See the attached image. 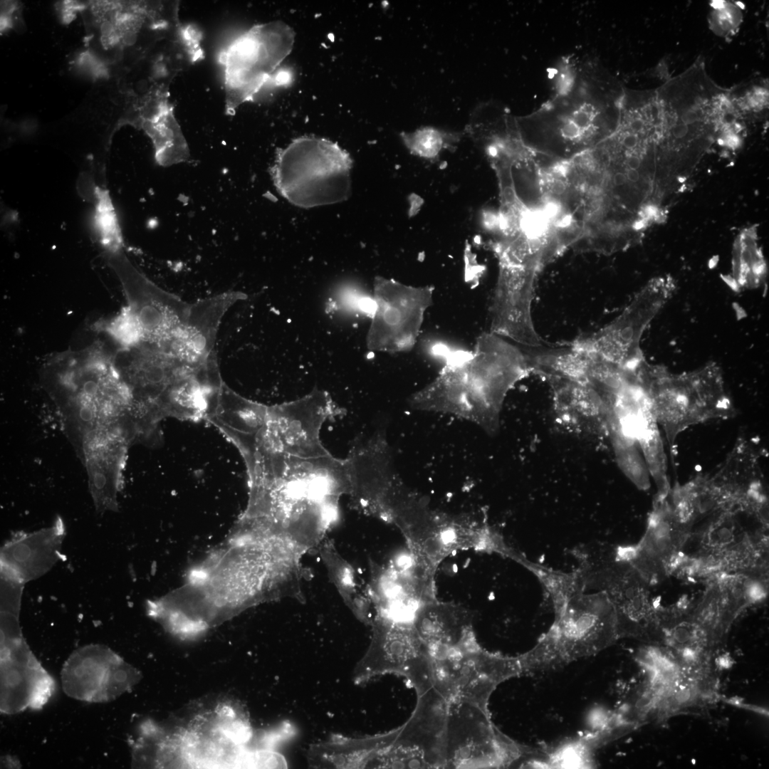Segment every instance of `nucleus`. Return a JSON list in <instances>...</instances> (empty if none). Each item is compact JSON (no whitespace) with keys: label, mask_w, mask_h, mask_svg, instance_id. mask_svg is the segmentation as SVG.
<instances>
[{"label":"nucleus","mask_w":769,"mask_h":769,"mask_svg":"<svg viewBox=\"0 0 769 769\" xmlns=\"http://www.w3.org/2000/svg\"><path fill=\"white\" fill-rule=\"evenodd\" d=\"M557 73L555 95L530 114L516 117V122L525 146L552 159L565 160L616 129L625 88L592 61L566 60Z\"/></svg>","instance_id":"nucleus-1"},{"label":"nucleus","mask_w":769,"mask_h":769,"mask_svg":"<svg viewBox=\"0 0 769 769\" xmlns=\"http://www.w3.org/2000/svg\"><path fill=\"white\" fill-rule=\"evenodd\" d=\"M531 372L523 350L491 332L471 353L451 358L439 375L410 399L416 409L452 414L496 432L503 401Z\"/></svg>","instance_id":"nucleus-2"},{"label":"nucleus","mask_w":769,"mask_h":769,"mask_svg":"<svg viewBox=\"0 0 769 769\" xmlns=\"http://www.w3.org/2000/svg\"><path fill=\"white\" fill-rule=\"evenodd\" d=\"M229 543L190 575L187 595L214 605L243 607L295 594L299 588L298 558L276 536L237 527Z\"/></svg>","instance_id":"nucleus-3"},{"label":"nucleus","mask_w":769,"mask_h":769,"mask_svg":"<svg viewBox=\"0 0 769 769\" xmlns=\"http://www.w3.org/2000/svg\"><path fill=\"white\" fill-rule=\"evenodd\" d=\"M114 358L115 352H110L103 342H95L55 355L44 367L45 387L78 447L92 432L134 419L132 394L120 377Z\"/></svg>","instance_id":"nucleus-4"},{"label":"nucleus","mask_w":769,"mask_h":769,"mask_svg":"<svg viewBox=\"0 0 769 769\" xmlns=\"http://www.w3.org/2000/svg\"><path fill=\"white\" fill-rule=\"evenodd\" d=\"M352 163L350 154L337 142L302 136L277 150L270 174L283 197L296 206L309 209L349 198Z\"/></svg>","instance_id":"nucleus-5"},{"label":"nucleus","mask_w":769,"mask_h":769,"mask_svg":"<svg viewBox=\"0 0 769 769\" xmlns=\"http://www.w3.org/2000/svg\"><path fill=\"white\" fill-rule=\"evenodd\" d=\"M638 373L650 410L669 438L691 424L729 411L721 370L714 363L674 375L645 360Z\"/></svg>","instance_id":"nucleus-6"},{"label":"nucleus","mask_w":769,"mask_h":769,"mask_svg":"<svg viewBox=\"0 0 769 769\" xmlns=\"http://www.w3.org/2000/svg\"><path fill=\"white\" fill-rule=\"evenodd\" d=\"M295 37L286 23L271 21L252 26L219 53L227 115H234L241 104L253 100L268 83L285 82V74L276 72L291 53Z\"/></svg>","instance_id":"nucleus-7"},{"label":"nucleus","mask_w":769,"mask_h":769,"mask_svg":"<svg viewBox=\"0 0 769 769\" xmlns=\"http://www.w3.org/2000/svg\"><path fill=\"white\" fill-rule=\"evenodd\" d=\"M618 636L613 605L602 592L572 595L555 610V620L537 643L546 666L553 669L599 652Z\"/></svg>","instance_id":"nucleus-8"},{"label":"nucleus","mask_w":769,"mask_h":769,"mask_svg":"<svg viewBox=\"0 0 769 769\" xmlns=\"http://www.w3.org/2000/svg\"><path fill=\"white\" fill-rule=\"evenodd\" d=\"M108 262L120 281L127 300L122 310L140 341L164 344L184 329L191 304L152 282L120 248L111 250Z\"/></svg>","instance_id":"nucleus-9"},{"label":"nucleus","mask_w":769,"mask_h":769,"mask_svg":"<svg viewBox=\"0 0 769 769\" xmlns=\"http://www.w3.org/2000/svg\"><path fill=\"white\" fill-rule=\"evenodd\" d=\"M675 288L669 277L653 278L616 318L600 330L573 342L621 367H636L644 359L640 345L642 335L671 298Z\"/></svg>","instance_id":"nucleus-10"},{"label":"nucleus","mask_w":769,"mask_h":769,"mask_svg":"<svg viewBox=\"0 0 769 769\" xmlns=\"http://www.w3.org/2000/svg\"><path fill=\"white\" fill-rule=\"evenodd\" d=\"M433 293L430 286L416 287L377 277L375 309L367 339L369 349L387 352L412 350L424 313L433 303Z\"/></svg>","instance_id":"nucleus-11"},{"label":"nucleus","mask_w":769,"mask_h":769,"mask_svg":"<svg viewBox=\"0 0 769 769\" xmlns=\"http://www.w3.org/2000/svg\"><path fill=\"white\" fill-rule=\"evenodd\" d=\"M445 755L456 766L506 765L530 748L500 732L486 710L466 701L454 700L447 709Z\"/></svg>","instance_id":"nucleus-12"},{"label":"nucleus","mask_w":769,"mask_h":769,"mask_svg":"<svg viewBox=\"0 0 769 769\" xmlns=\"http://www.w3.org/2000/svg\"><path fill=\"white\" fill-rule=\"evenodd\" d=\"M340 412L327 393L314 392L291 402L267 406L259 435L268 448L286 455L322 456L328 453L320 438L322 426Z\"/></svg>","instance_id":"nucleus-13"},{"label":"nucleus","mask_w":769,"mask_h":769,"mask_svg":"<svg viewBox=\"0 0 769 769\" xmlns=\"http://www.w3.org/2000/svg\"><path fill=\"white\" fill-rule=\"evenodd\" d=\"M346 460L354 502L362 509L389 518L390 506L402 487L394 472L388 445L377 435L353 449Z\"/></svg>","instance_id":"nucleus-14"},{"label":"nucleus","mask_w":769,"mask_h":769,"mask_svg":"<svg viewBox=\"0 0 769 769\" xmlns=\"http://www.w3.org/2000/svg\"><path fill=\"white\" fill-rule=\"evenodd\" d=\"M246 298L242 292L228 291L192 304L184 329L174 338L177 352L193 365L216 358L214 348L221 320L231 306Z\"/></svg>","instance_id":"nucleus-15"},{"label":"nucleus","mask_w":769,"mask_h":769,"mask_svg":"<svg viewBox=\"0 0 769 769\" xmlns=\"http://www.w3.org/2000/svg\"><path fill=\"white\" fill-rule=\"evenodd\" d=\"M140 127L151 138L157 162L164 167L184 162L189 150L168 98L140 117Z\"/></svg>","instance_id":"nucleus-16"},{"label":"nucleus","mask_w":769,"mask_h":769,"mask_svg":"<svg viewBox=\"0 0 769 769\" xmlns=\"http://www.w3.org/2000/svg\"><path fill=\"white\" fill-rule=\"evenodd\" d=\"M732 286L736 290L753 289L764 281L767 266L756 241L755 230L744 231L736 239L733 251Z\"/></svg>","instance_id":"nucleus-17"},{"label":"nucleus","mask_w":769,"mask_h":769,"mask_svg":"<svg viewBox=\"0 0 769 769\" xmlns=\"http://www.w3.org/2000/svg\"><path fill=\"white\" fill-rule=\"evenodd\" d=\"M400 137L411 154L434 159L445 150L454 147L460 140L461 134L427 126L413 132H404Z\"/></svg>","instance_id":"nucleus-18"},{"label":"nucleus","mask_w":769,"mask_h":769,"mask_svg":"<svg viewBox=\"0 0 769 769\" xmlns=\"http://www.w3.org/2000/svg\"><path fill=\"white\" fill-rule=\"evenodd\" d=\"M729 98L738 116L756 114L766 110L768 105V83L751 81L729 89Z\"/></svg>","instance_id":"nucleus-19"},{"label":"nucleus","mask_w":769,"mask_h":769,"mask_svg":"<svg viewBox=\"0 0 769 769\" xmlns=\"http://www.w3.org/2000/svg\"><path fill=\"white\" fill-rule=\"evenodd\" d=\"M742 19L743 14L737 4L720 1L713 4L709 21L716 33L726 37L738 31Z\"/></svg>","instance_id":"nucleus-20"},{"label":"nucleus","mask_w":769,"mask_h":769,"mask_svg":"<svg viewBox=\"0 0 769 769\" xmlns=\"http://www.w3.org/2000/svg\"><path fill=\"white\" fill-rule=\"evenodd\" d=\"M746 592L749 602H757L766 596V589L760 582L753 580L746 581Z\"/></svg>","instance_id":"nucleus-21"},{"label":"nucleus","mask_w":769,"mask_h":769,"mask_svg":"<svg viewBox=\"0 0 769 769\" xmlns=\"http://www.w3.org/2000/svg\"><path fill=\"white\" fill-rule=\"evenodd\" d=\"M689 697V691L688 690H682L676 694V699L679 702H685Z\"/></svg>","instance_id":"nucleus-22"}]
</instances>
